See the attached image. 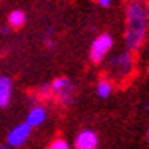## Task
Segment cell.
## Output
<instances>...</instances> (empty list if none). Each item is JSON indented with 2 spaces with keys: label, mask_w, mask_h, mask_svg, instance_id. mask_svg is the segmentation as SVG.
Returning <instances> with one entry per match:
<instances>
[{
  "label": "cell",
  "mask_w": 149,
  "mask_h": 149,
  "mask_svg": "<svg viewBox=\"0 0 149 149\" xmlns=\"http://www.w3.org/2000/svg\"><path fill=\"white\" fill-rule=\"evenodd\" d=\"M146 33V14L139 3H132L126 12L125 43L130 50H137Z\"/></svg>",
  "instance_id": "1"
},
{
  "label": "cell",
  "mask_w": 149,
  "mask_h": 149,
  "mask_svg": "<svg viewBox=\"0 0 149 149\" xmlns=\"http://www.w3.org/2000/svg\"><path fill=\"white\" fill-rule=\"evenodd\" d=\"M113 44H114V41L110 33H102V35L96 37L90 46V59L94 64L102 63L104 58L108 55V52L111 50Z\"/></svg>",
  "instance_id": "2"
},
{
  "label": "cell",
  "mask_w": 149,
  "mask_h": 149,
  "mask_svg": "<svg viewBox=\"0 0 149 149\" xmlns=\"http://www.w3.org/2000/svg\"><path fill=\"white\" fill-rule=\"evenodd\" d=\"M52 87V93L56 94L58 99L61 100V104L64 105H70L72 100H73V84L70 79L67 78H56L53 79V82L50 84Z\"/></svg>",
  "instance_id": "3"
},
{
  "label": "cell",
  "mask_w": 149,
  "mask_h": 149,
  "mask_svg": "<svg viewBox=\"0 0 149 149\" xmlns=\"http://www.w3.org/2000/svg\"><path fill=\"white\" fill-rule=\"evenodd\" d=\"M31 131H32V128L29 125H26V123L17 125L15 128H12L11 132L8 134V137H6L8 145L11 148H20V146H23L26 141H28L29 135H31Z\"/></svg>",
  "instance_id": "4"
},
{
  "label": "cell",
  "mask_w": 149,
  "mask_h": 149,
  "mask_svg": "<svg viewBox=\"0 0 149 149\" xmlns=\"http://www.w3.org/2000/svg\"><path fill=\"white\" fill-rule=\"evenodd\" d=\"M99 145V139L94 131L84 130L74 139V148L76 149H96Z\"/></svg>",
  "instance_id": "5"
},
{
  "label": "cell",
  "mask_w": 149,
  "mask_h": 149,
  "mask_svg": "<svg viewBox=\"0 0 149 149\" xmlns=\"http://www.w3.org/2000/svg\"><path fill=\"white\" fill-rule=\"evenodd\" d=\"M111 67L114 70H117V73H120V74H128L132 69L131 55L128 52H123V53H120V55L114 56L111 59Z\"/></svg>",
  "instance_id": "6"
},
{
  "label": "cell",
  "mask_w": 149,
  "mask_h": 149,
  "mask_svg": "<svg viewBox=\"0 0 149 149\" xmlns=\"http://www.w3.org/2000/svg\"><path fill=\"white\" fill-rule=\"evenodd\" d=\"M46 117H47V113L43 107H33L32 110L29 111L28 117H26V125H29L31 128H35V126H40L46 122Z\"/></svg>",
  "instance_id": "7"
},
{
  "label": "cell",
  "mask_w": 149,
  "mask_h": 149,
  "mask_svg": "<svg viewBox=\"0 0 149 149\" xmlns=\"http://www.w3.org/2000/svg\"><path fill=\"white\" fill-rule=\"evenodd\" d=\"M12 94V82L9 78L0 76V108L8 107Z\"/></svg>",
  "instance_id": "8"
},
{
  "label": "cell",
  "mask_w": 149,
  "mask_h": 149,
  "mask_svg": "<svg viewBox=\"0 0 149 149\" xmlns=\"http://www.w3.org/2000/svg\"><path fill=\"white\" fill-rule=\"evenodd\" d=\"M8 22H9V24L12 26V28L18 29V28H22V26H24V23H26V14L23 11H12L9 14Z\"/></svg>",
  "instance_id": "9"
},
{
  "label": "cell",
  "mask_w": 149,
  "mask_h": 149,
  "mask_svg": "<svg viewBox=\"0 0 149 149\" xmlns=\"http://www.w3.org/2000/svg\"><path fill=\"white\" fill-rule=\"evenodd\" d=\"M111 91H113V85L108 82V81H100V82H97L96 93L100 99H107L111 94Z\"/></svg>",
  "instance_id": "10"
},
{
  "label": "cell",
  "mask_w": 149,
  "mask_h": 149,
  "mask_svg": "<svg viewBox=\"0 0 149 149\" xmlns=\"http://www.w3.org/2000/svg\"><path fill=\"white\" fill-rule=\"evenodd\" d=\"M52 87H50V84H44V85H41L38 88V96L41 97V99H49L50 96H52Z\"/></svg>",
  "instance_id": "11"
},
{
  "label": "cell",
  "mask_w": 149,
  "mask_h": 149,
  "mask_svg": "<svg viewBox=\"0 0 149 149\" xmlns=\"http://www.w3.org/2000/svg\"><path fill=\"white\" fill-rule=\"evenodd\" d=\"M50 149H70V146H69V143H67L64 139H56L50 145Z\"/></svg>",
  "instance_id": "12"
},
{
  "label": "cell",
  "mask_w": 149,
  "mask_h": 149,
  "mask_svg": "<svg viewBox=\"0 0 149 149\" xmlns=\"http://www.w3.org/2000/svg\"><path fill=\"white\" fill-rule=\"evenodd\" d=\"M97 3L102 6V8H108L111 5V0H97Z\"/></svg>",
  "instance_id": "13"
},
{
  "label": "cell",
  "mask_w": 149,
  "mask_h": 149,
  "mask_svg": "<svg viewBox=\"0 0 149 149\" xmlns=\"http://www.w3.org/2000/svg\"><path fill=\"white\" fill-rule=\"evenodd\" d=\"M0 149H11L9 145H0Z\"/></svg>",
  "instance_id": "14"
},
{
  "label": "cell",
  "mask_w": 149,
  "mask_h": 149,
  "mask_svg": "<svg viewBox=\"0 0 149 149\" xmlns=\"http://www.w3.org/2000/svg\"><path fill=\"white\" fill-rule=\"evenodd\" d=\"M148 143H149V130H148Z\"/></svg>",
  "instance_id": "15"
},
{
  "label": "cell",
  "mask_w": 149,
  "mask_h": 149,
  "mask_svg": "<svg viewBox=\"0 0 149 149\" xmlns=\"http://www.w3.org/2000/svg\"><path fill=\"white\" fill-rule=\"evenodd\" d=\"M148 110H149V100H148Z\"/></svg>",
  "instance_id": "16"
},
{
  "label": "cell",
  "mask_w": 149,
  "mask_h": 149,
  "mask_svg": "<svg viewBox=\"0 0 149 149\" xmlns=\"http://www.w3.org/2000/svg\"><path fill=\"white\" fill-rule=\"evenodd\" d=\"M148 12H149V3H148Z\"/></svg>",
  "instance_id": "17"
}]
</instances>
